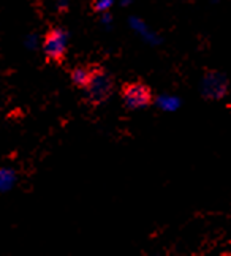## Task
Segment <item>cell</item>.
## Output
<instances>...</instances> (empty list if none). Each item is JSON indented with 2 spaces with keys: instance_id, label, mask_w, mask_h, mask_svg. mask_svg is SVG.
Masks as SVG:
<instances>
[{
  "instance_id": "cell-1",
  "label": "cell",
  "mask_w": 231,
  "mask_h": 256,
  "mask_svg": "<svg viewBox=\"0 0 231 256\" xmlns=\"http://www.w3.org/2000/svg\"><path fill=\"white\" fill-rule=\"evenodd\" d=\"M83 90L86 92V102L90 106H98L105 103L114 92V78L102 65L94 64L90 80Z\"/></svg>"
},
{
  "instance_id": "cell-2",
  "label": "cell",
  "mask_w": 231,
  "mask_h": 256,
  "mask_svg": "<svg viewBox=\"0 0 231 256\" xmlns=\"http://www.w3.org/2000/svg\"><path fill=\"white\" fill-rule=\"evenodd\" d=\"M120 96L128 110H138V108H147L154 103V92L149 84L141 80L124 82L120 87Z\"/></svg>"
},
{
  "instance_id": "cell-3",
  "label": "cell",
  "mask_w": 231,
  "mask_h": 256,
  "mask_svg": "<svg viewBox=\"0 0 231 256\" xmlns=\"http://www.w3.org/2000/svg\"><path fill=\"white\" fill-rule=\"evenodd\" d=\"M43 51L48 62L62 65L67 58V34L60 27H51L43 38Z\"/></svg>"
},
{
  "instance_id": "cell-4",
  "label": "cell",
  "mask_w": 231,
  "mask_h": 256,
  "mask_svg": "<svg viewBox=\"0 0 231 256\" xmlns=\"http://www.w3.org/2000/svg\"><path fill=\"white\" fill-rule=\"evenodd\" d=\"M201 94L206 100H222L228 94V81L225 74L217 70H204V76L201 81Z\"/></svg>"
},
{
  "instance_id": "cell-5",
  "label": "cell",
  "mask_w": 231,
  "mask_h": 256,
  "mask_svg": "<svg viewBox=\"0 0 231 256\" xmlns=\"http://www.w3.org/2000/svg\"><path fill=\"white\" fill-rule=\"evenodd\" d=\"M94 70V64H87V65H78L75 66L72 73H70V78H72V82L78 87V88H84L90 80V74H92Z\"/></svg>"
}]
</instances>
